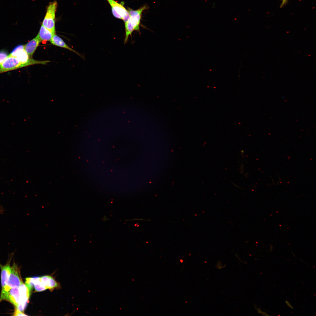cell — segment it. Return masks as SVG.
I'll return each mask as SVG.
<instances>
[{"label": "cell", "instance_id": "ba28073f", "mask_svg": "<svg viewBox=\"0 0 316 316\" xmlns=\"http://www.w3.org/2000/svg\"><path fill=\"white\" fill-rule=\"evenodd\" d=\"M41 42L38 35L25 45L24 49L30 58L32 57L40 43Z\"/></svg>", "mask_w": 316, "mask_h": 316}, {"label": "cell", "instance_id": "8992f818", "mask_svg": "<svg viewBox=\"0 0 316 316\" xmlns=\"http://www.w3.org/2000/svg\"><path fill=\"white\" fill-rule=\"evenodd\" d=\"M18 288L20 293V301L18 306L16 308L22 312L25 310L27 303L29 302L31 290L23 282Z\"/></svg>", "mask_w": 316, "mask_h": 316}, {"label": "cell", "instance_id": "277c9868", "mask_svg": "<svg viewBox=\"0 0 316 316\" xmlns=\"http://www.w3.org/2000/svg\"><path fill=\"white\" fill-rule=\"evenodd\" d=\"M26 66L25 64L20 62L16 57L9 55L0 65V74Z\"/></svg>", "mask_w": 316, "mask_h": 316}, {"label": "cell", "instance_id": "2e32d148", "mask_svg": "<svg viewBox=\"0 0 316 316\" xmlns=\"http://www.w3.org/2000/svg\"><path fill=\"white\" fill-rule=\"evenodd\" d=\"M258 312L259 313L261 314L263 316H269V315L267 313H266L265 312H263L260 309H258Z\"/></svg>", "mask_w": 316, "mask_h": 316}, {"label": "cell", "instance_id": "30bf717a", "mask_svg": "<svg viewBox=\"0 0 316 316\" xmlns=\"http://www.w3.org/2000/svg\"><path fill=\"white\" fill-rule=\"evenodd\" d=\"M40 280L46 289H49L51 291L55 288H58L59 286V284L52 276H42L40 277Z\"/></svg>", "mask_w": 316, "mask_h": 316}, {"label": "cell", "instance_id": "9c48e42d", "mask_svg": "<svg viewBox=\"0 0 316 316\" xmlns=\"http://www.w3.org/2000/svg\"><path fill=\"white\" fill-rule=\"evenodd\" d=\"M1 268V282L2 290L6 285L11 272V267L10 264H7L2 266L0 265Z\"/></svg>", "mask_w": 316, "mask_h": 316}, {"label": "cell", "instance_id": "7c38bea8", "mask_svg": "<svg viewBox=\"0 0 316 316\" xmlns=\"http://www.w3.org/2000/svg\"><path fill=\"white\" fill-rule=\"evenodd\" d=\"M38 35L42 42L43 41H50L54 34L42 25Z\"/></svg>", "mask_w": 316, "mask_h": 316}, {"label": "cell", "instance_id": "8fae6325", "mask_svg": "<svg viewBox=\"0 0 316 316\" xmlns=\"http://www.w3.org/2000/svg\"><path fill=\"white\" fill-rule=\"evenodd\" d=\"M50 42L53 45L66 49L76 54H78L75 51L67 45L62 39L56 34L53 35Z\"/></svg>", "mask_w": 316, "mask_h": 316}, {"label": "cell", "instance_id": "7a4b0ae2", "mask_svg": "<svg viewBox=\"0 0 316 316\" xmlns=\"http://www.w3.org/2000/svg\"><path fill=\"white\" fill-rule=\"evenodd\" d=\"M57 5V2L55 1L49 3L42 24L54 34H55V14Z\"/></svg>", "mask_w": 316, "mask_h": 316}, {"label": "cell", "instance_id": "6da1fadb", "mask_svg": "<svg viewBox=\"0 0 316 316\" xmlns=\"http://www.w3.org/2000/svg\"><path fill=\"white\" fill-rule=\"evenodd\" d=\"M23 282L19 268L17 265L13 263L11 267V272L7 284L4 288L1 290L0 302L3 300H5L7 293L11 288L18 287Z\"/></svg>", "mask_w": 316, "mask_h": 316}, {"label": "cell", "instance_id": "5b68a950", "mask_svg": "<svg viewBox=\"0 0 316 316\" xmlns=\"http://www.w3.org/2000/svg\"><path fill=\"white\" fill-rule=\"evenodd\" d=\"M148 7L146 5H145L135 10L128 8L127 10L130 15V21L134 30L140 31V26L142 13Z\"/></svg>", "mask_w": 316, "mask_h": 316}, {"label": "cell", "instance_id": "52a82bcc", "mask_svg": "<svg viewBox=\"0 0 316 316\" xmlns=\"http://www.w3.org/2000/svg\"><path fill=\"white\" fill-rule=\"evenodd\" d=\"M5 300H6L17 308L20 301V293L18 287L11 288L7 293Z\"/></svg>", "mask_w": 316, "mask_h": 316}, {"label": "cell", "instance_id": "5bb4252c", "mask_svg": "<svg viewBox=\"0 0 316 316\" xmlns=\"http://www.w3.org/2000/svg\"><path fill=\"white\" fill-rule=\"evenodd\" d=\"M8 56L7 51L4 50L0 51V65L4 61Z\"/></svg>", "mask_w": 316, "mask_h": 316}, {"label": "cell", "instance_id": "9a60e30c", "mask_svg": "<svg viewBox=\"0 0 316 316\" xmlns=\"http://www.w3.org/2000/svg\"><path fill=\"white\" fill-rule=\"evenodd\" d=\"M14 316H27L25 313L19 310L16 308L13 315Z\"/></svg>", "mask_w": 316, "mask_h": 316}, {"label": "cell", "instance_id": "3957f363", "mask_svg": "<svg viewBox=\"0 0 316 316\" xmlns=\"http://www.w3.org/2000/svg\"><path fill=\"white\" fill-rule=\"evenodd\" d=\"M109 3L111 8L112 13L114 17L121 19L125 23L130 17L127 9L124 6V3L118 2L114 0H106Z\"/></svg>", "mask_w": 316, "mask_h": 316}, {"label": "cell", "instance_id": "ac0fdd59", "mask_svg": "<svg viewBox=\"0 0 316 316\" xmlns=\"http://www.w3.org/2000/svg\"><path fill=\"white\" fill-rule=\"evenodd\" d=\"M285 302L286 303V304H287V305L288 307H290V308H291L292 309H293V306L291 305V304H290V303H289V302H288V301L286 300V301Z\"/></svg>", "mask_w": 316, "mask_h": 316}, {"label": "cell", "instance_id": "4fadbf2b", "mask_svg": "<svg viewBox=\"0 0 316 316\" xmlns=\"http://www.w3.org/2000/svg\"><path fill=\"white\" fill-rule=\"evenodd\" d=\"M24 49V45H18L15 47L11 51L10 54L11 56H15L16 55L20 50Z\"/></svg>", "mask_w": 316, "mask_h": 316}, {"label": "cell", "instance_id": "e0dca14e", "mask_svg": "<svg viewBox=\"0 0 316 316\" xmlns=\"http://www.w3.org/2000/svg\"><path fill=\"white\" fill-rule=\"evenodd\" d=\"M287 0H282V3L281 5V7H282L287 2Z\"/></svg>", "mask_w": 316, "mask_h": 316}]
</instances>
